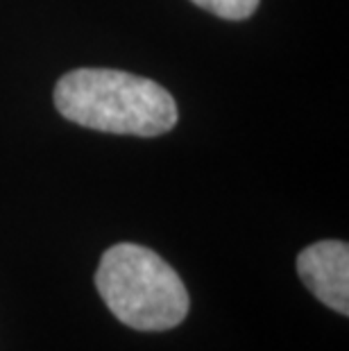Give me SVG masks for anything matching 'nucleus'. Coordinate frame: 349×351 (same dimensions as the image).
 Instances as JSON below:
<instances>
[{
	"label": "nucleus",
	"instance_id": "nucleus-4",
	"mask_svg": "<svg viewBox=\"0 0 349 351\" xmlns=\"http://www.w3.org/2000/svg\"><path fill=\"white\" fill-rule=\"evenodd\" d=\"M197 7H202L213 16L227 19V21H243L250 19L256 12L258 0H191Z\"/></svg>",
	"mask_w": 349,
	"mask_h": 351
},
{
	"label": "nucleus",
	"instance_id": "nucleus-1",
	"mask_svg": "<svg viewBox=\"0 0 349 351\" xmlns=\"http://www.w3.org/2000/svg\"><path fill=\"white\" fill-rule=\"evenodd\" d=\"M55 107L66 121L109 134L161 136L177 125V102L154 80L114 69H77L57 82Z\"/></svg>",
	"mask_w": 349,
	"mask_h": 351
},
{
	"label": "nucleus",
	"instance_id": "nucleus-2",
	"mask_svg": "<svg viewBox=\"0 0 349 351\" xmlns=\"http://www.w3.org/2000/svg\"><path fill=\"white\" fill-rule=\"evenodd\" d=\"M95 288L118 322L136 331H168L189 315V290L157 252L118 243L100 258Z\"/></svg>",
	"mask_w": 349,
	"mask_h": 351
},
{
	"label": "nucleus",
	"instance_id": "nucleus-3",
	"mask_svg": "<svg viewBox=\"0 0 349 351\" xmlns=\"http://www.w3.org/2000/svg\"><path fill=\"white\" fill-rule=\"evenodd\" d=\"M302 283L324 306L349 315V245L345 241H320L297 256Z\"/></svg>",
	"mask_w": 349,
	"mask_h": 351
}]
</instances>
